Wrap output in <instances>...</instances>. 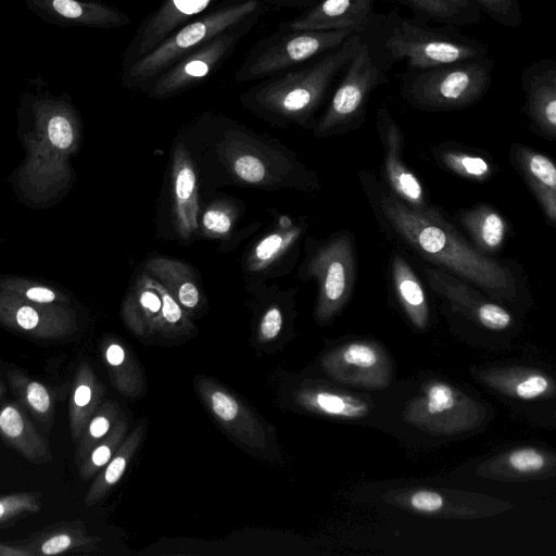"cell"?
<instances>
[{
    "label": "cell",
    "instance_id": "7",
    "mask_svg": "<svg viewBox=\"0 0 556 556\" xmlns=\"http://www.w3.org/2000/svg\"><path fill=\"white\" fill-rule=\"evenodd\" d=\"M224 126L216 154L233 179L258 188L289 184L295 168L285 153L230 121L224 119Z\"/></svg>",
    "mask_w": 556,
    "mask_h": 556
},
{
    "label": "cell",
    "instance_id": "6",
    "mask_svg": "<svg viewBox=\"0 0 556 556\" xmlns=\"http://www.w3.org/2000/svg\"><path fill=\"white\" fill-rule=\"evenodd\" d=\"M352 29L286 30L257 41L235 74L237 83L263 80L314 60L342 45Z\"/></svg>",
    "mask_w": 556,
    "mask_h": 556
},
{
    "label": "cell",
    "instance_id": "41",
    "mask_svg": "<svg viewBox=\"0 0 556 556\" xmlns=\"http://www.w3.org/2000/svg\"><path fill=\"white\" fill-rule=\"evenodd\" d=\"M27 401L38 412H46L50 405L47 390L38 382H31L27 387Z\"/></svg>",
    "mask_w": 556,
    "mask_h": 556
},
{
    "label": "cell",
    "instance_id": "4",
    "mask_svg": "<svg viewBox=\"0 0 556 556\" xmlns=\"http://www.w3.org/2000/svg\"><path fill=\"white\" fill-rule=\"evenodd\" d=\"M493 70L494 61L489 56L425 70H406L400 93L408 104L422 111L464 109L486 94Z\"/></svg>",
    "mask_w": 556,
    "mask_h": 556
},
{
    "label": "cell",
    "instance_id": "9",
    "mask_svg": "<svg viewBox=\"0 0 556 556\" xmlns=\"http://www.w3.org/2000/svg\"><path fill=\"white\" fill-rule=\"evenodd\" d=\"M262 15L249 17L177 60L146 85L149 94L156 99L174 97L210 77L233 53Z\"/></svg>",
    "mask_w": 556,
    "mask_h": 556
},
{
    "label": "cell",
    "instance_id": "36",
    "mask_svg": "<svg viewBox=\"0 0 556 556\" xmlns=\"http://www.w3.org/2000/svg\"><path fill=\"white\" fill-rule=\"evenodd\" d=\"M48 137L53 146L59 149H67L73 141V128L66 117L56 114L48 122Z\"/></svg>",
    "mask_w": 556,
    "mask_h": 556
},
{
    "label": "cell",
    "instance_id": "5",
    "mask_svg": "<svg viewBox=\"0 0 556 556\" xmlns=\"http://www.w3.org/2000/svg\"><path fill=\"white\" fill-rule=\"evenodd\" d=\"M267 10L263 0H231L180 26L152 50L125 67L129 85H148L177 60L219 34Z\"/></svg>",
    "mask_w": 556,
    "mask_h": 556
},
{
    "label": "cell",
    "instance_id": "23",
    "mask_svg": "<svg viewBox=\"0 0 556 556\" xmlns=\"http://www.w3.org/2000/svg\"><path fill=\"white\" fill-rule=\"evenodd\" d=\"M293 399L304 409L328 417L357 418L368 413L367 404L358 399L326 389L302 388Z\"/></svg>",
    "mask_w": 556,
    "mask_h": 556
},
{
    "label": "cell",
    "instance_id": "27",
    "mask_svg": "<svg viewBox=\"0 0 556 556\" xmlns=\"http://www.w3.org/2000/svg\"><path fill=\"white\" fill-rule=\"evenodd\" d=\"M106 363L117 370L119 390L131 397L141 395L144 390V378L135 358L118 343H112L105 351Z\"/></svg>",
    "mask_w": 556,
    "mask_h": 556
},
{
    "label": "cell",
    "instance_id": "28",
    "mask_svg": "<svg viewBox=\"0 0 556 556\" xmlns=\"http://www.w3.org/2000/svg\"><path fill=\"white\" fill-rule=\"evenodd\" d=\"M162 296V309L155 334L164 339H179L195 332L190 314L186 312L172 294L156 280Z\"/></svg>",
    "mask_w": 556,
    "mask_h": 556
},
{
    "label": "cell",
    "instance_id": "18",
    "mask_svg": "<svg viewBox=\"0 0 556 556\" xmlns=\"http://www.w3.org/2000/svg\"><path fill=\"white\" fill-rule=\"evenodd\" d=\"M514 160L529 185L547 220L556 222V167L546 155L523 146H516Z\"/></svg>",
    "mask_w": 556,
    "mask_h": 556
},
{
    "label": "cell",
    "instance_id": "16",
    "mask_svg": "<svg viewBox=\"0 0 556 556\" xmlns=\"http://www.w3.org/2000/svg\"><path fill=\"white\" fill-rule=\"evenodd\" d=\"M172 195L175 229L188 242L199 230V199L195 169L182 142L176 143L173 151Z\"/></svg>",
    "mask_w": 556,
    "mask_h": 556
},
{
    "label": "cell",
    "instance_id": "30",
    "mask_svg": "<svg viewBox=\"0 0 556 556\" xmlns=\"http://www.w3.org/2000/svg\"><path fill=\"white\" fill-rule=\"evenodd\" d=\"M439 157L445 167L467 179L485 180L492 173L490 163L483 157L463 151L444 150Z\"/></svg>",
    "mask_w": 556,
    "mask_h": 556
},
{
    "label": "cell",
    "instance_id": "26",
    "mask_svg": "<svg viewBox=\"0 0 556 556\" xmlns=\"http://www.w3.org/2000/svg\"><path fill=\"white\" fill-rule=\"evenodd\" d=\"M302 231L301 226L282 217L280 226L264 236L251 250L247 260L248 270L258 273L269 267L295 243Z\"/></svg>",
    "mask_w": 556,
    "mask_h": 556
},
{
    "label": "cell",
    "instance_id": "3",
    "mask_svg": "<svg viewBox=\"0 0 556 556\" xmlns=\"http://www.w3.org/2000/svg\"><path fill=\"white\" fill-rule=\"evenodd\" d=\"M361 41L356 31L309 65L263 79L241 94L242 105L271 123L306 124Z\"/></svg>",
    "mask_w": 556,
    "mask_h": 556
},
{
    "label": "cell",
    "instance_id": "19",
    "mask_svg": "<svg viewBox=\"0 0 556 556\" xmlns=\"http://www.w3.org/2000/svg\"><path fill=\"white\" fill-rule=\"evenodd\" d=\"M47 15L90 27H123L130 24L124 12L94 1L83 0H30Z\"/></svg>",
    "mask_w": 556,
    "mask_h": 556
},
{
    "label": "cell",
    "instance_id": "48",
    "mask_svg": "<svg viewBox=\"0 0 556 556\" xmlns=\"http://www.w3.org/2000/svg\"><path fill=\"white\" fill-rule=\"evenodd\" d=\"M4 514V506L0 503V517Z\"/></svg>",
    "mask_w": 556,
    "mask_h": 556
},
{
    "label": "cell",
    "instance_id": "17",
    "mask_svg": "<svg viewBox=\"0 0 556 556\" xmlns=\"http://www.w3.org/2000/svg\"><path fill=\"white\" fill-rule=\"evenodd\" d=\"M429 286L457 307L470 311L488 329L504 330L511 324V315L502 306L481 298L465 280L446 270L428 268Z\"/></svg>",
    "mask_w": 556,
    "mask_h": 556
},
{
    "label": "cell",
    "instance_id": "2",
    "mask_svg": "<svg viewBox=\"0 0 556 556\" xmlns=\"http://www.w3.org/2000/svg\"><path fill=\"white\" fill-rule=\"evenodd\" d=\"M359 33L376 63L387 73L404 61L406 70H425L489 56L486 43L459 33L457 27H432L401 16L395 10L375 12Z\"/></svg>",
    "mask_w": 556,
    "mask_h": 556
},
{
    "label": "cell",
    "instance_id": "45",
    "mask_svg": "<svg viewBox=\"0 0 556 556\" xmlns=\"http://www.w3.org/2000/svg\"><path fill=\"white\" fill-rule=\"evenodd\" d=\"M16 320L22 328L29 330L37 326L39 317L34 308L23 306L16 313Z\"/></svg>",
    "mask_w": 556,
    "mask_h": 556
},
{
    "label": "cell",
    "instance_id": "47",
    "mask_svg": "<svg viewBox=\"0 0 556 556\" xmlns=\"http://www.w3.org/2000/svg\"><path fill=\"white\" fill-rule=\"evenodd\" d=\"M92 391L89 386L81 384L79 386L74 394L75 404L79 407L87 406L91 401Z\"/></svg>",
    "mask_w": 556,
    "mask_h": 556
},
{
    "label": "cell",
    "instance_id": "10",
    "mask_svg": "<svg viewBox=\"0 0 556 556\" xmlns=\"http://www.w3.org/2000/svg\"><path fill=\"white\" fill-rule=\"evenodd\" d=\"M306 274L316 279V317L327 320L346 302L354 283V254L348 236H339L320 247L309 258Z\"/></svg>",
    "mask_w": 556,
    "mask_h": 556
},
{
    "label": "cell",
    "instance_id": "38",
    "mask_svg": "<svg viewBox=\"0 0 556 556\" xmlns=\"http://www.w3.org/2000/svg\"><path fill=\"white\" fill-rule=\"evenodd\" d=\"M444 500L442 495L429 490L415 492L409 498V505L422 513H434L443 507Z\"/></svg>",
    "mask_w": 556,
    "mask_h": 556
},
{
    "label": "cell",
    "instance_id": "37",
    "mask_svg": "<svg viewBox=\"0 0 556 556\" xmlns=\"http://www.w3.org/2000/svg\"><path fill=\"white\" fill-rule=\"evenodd\" d=\"M549 387L548 379L540 374H532L518 381L514 393L522 400H533L546 392Z\"/></svg>",
    "mask_w": 556,
    "mask_h": 556
},
{
    "label": "cell",
    "instance_id": "44",
    "mask_svg": "<svg viewBox=\"0 0 556 556\" xmlns=\"http://www.w3.org/2000/svg\"><path fill=\"white\" fill-rule=\"evenodd\" d=\"M71 545V538L65 534L56 535L43 543L41 549L47 555L63 552Z\"/></svg>",
    "mask_w": 556,
    "mask_h": 556
},
{
    "label": "cell",
    "instance_id": "32",
    "mask_svg": "<svg viewBox=\"0 0 556 556\" xmlns=\"http://www.w3.org/2000/svg\"><path fill=\"white\" fill-rule=\"evenodd\" d=\"M482 13L507 28H517L522 24V10L519 0H471Z\"/></svg>",
    "mask_w": 556,
    "mask_h": 556
},
{
    "label": "cell",
    "instance_id": "22",
    "mask_svg": "<svg viewBox=\"0 0 556 556\" xmlns=\"http://www.w3.org/2000/svg\"><path fill=\"white\" fill-rule=\"evenodd\" d=\"M407 7L415 18L448 26L478 24L482 12L471 0H389Z\"/></svg>",
    "mask_w": 556,
    "mask_h": 556
},
{
    "label": "cell",
    "instance_id": "14",
    "mask_svg": "<svg viewBox=\"0 0 556 556\" xmlns=\"http://www.w3.org/2000/svg\"><path fill=\"white\" fill-rule=\"evenodd\" d=\"M377 122L384 142L386 176L394 194L414 210L427 208L419 179L402 160L403 134L384 103L377 111Z\"/></svg>",
    "mask_w": 556,
    "mask_h": 556
},
{
    "label": "cell",
    "instance_id": "12",
    "mask_svg": "<svg viewBox=\"0 0 556 556\" xmlns=\"http://www.w3.org/2000/svg\"><path fill=\"white\" fill-rule=\"evenodd\" d=\"M229 0H163L139 25L126 51V67L170 33ZM231 1V0H230Z\"/></svg>",
    "mask_w": 556,
    "mask_h": 556
},
{
    "label": "cell",
    "instance_id": "35",
    "mask_svg": "<svg viewBox=\"0 0 556 556\" xmlns=\"http://www.w3.org/2000/svg\"><path fill=\"white\" fill-rule=\"evenodd\" d=\"M509 465L520 472H534L545 465L544 456L533 448H520L509 454Z\"/></svg>",
    "mask_w": 556,
    "mask_h": 556
},
{
    "label": "cell",
    "instance_id": "46",
    "mask_svg": "<svg viewBox=\"0 0 556 556\" xmlns=\"http://www.w3.org/2000/svg\"><path fill=\"white\" fill-rule=\"evenodd\" d=\"M26 295L33 301L42 303L51 302L54 300V293L51 290L41 287L30 288L26 292Z\"/></svg>",
    "mask_w": 556,
    "mask_h": 556
},
{
    "label": "cell",
    "instance_id": "15",
    "mask_svg": "<svg viewBox=\"0 0 556 556\" xmlns=\"http://www.w3.org/2000/svg\"><path fill=\"white\" fill-rule=\"evenodd\" d=\"M376 0H320L283 23L286 30L352 29L361 31L374 15Z\"/></svg>",
    "mask_w": 556,
    "mask_h": 556
},
{
    "label": "cell",
    "instance_id": "34",
    "mask_svg": "<svg viewBox=\"0 0 556 556\" xmlns=\"http://www.w3.org/2000/svg\"><path fill=\"white\" fill-rule=\"evenodd\" d=\"M283 325V315L278 305H270L263 314L260 325L257 338L261 342H270L275 340L281 332Z\"/></svg>",
    "mask_w": 556,
    "mask_h": 556
},
{
    "label": "cell",
    "instance_id": "25",
    "mask_svg": "<svg viewBox=\"0 0 556 556\" xmlns=\"http://www.w3.org/2000/svg\"><path fill=\"white\" fill-rule=\"evenodd\" d=\"M391 269L400 303L414 325L424 328L428 321V304L420 280L401 255L392 257Z\"/></svg>",
    "mask_w": 556,
    "mask_h": 556
},
{
    "label": "cell",
    "instance_id": "8",
    "mask_svg": "<svg viewBox=\"0 0 556 556\" xmlns=\"http://www.w3.org/2000/svg\"><path fill=\"white\" fill-rule=\"evenodd\" d=\"M330 102L317 121L314 135L326 137L356 127L365 118L370 93L389 81L363 40L343 70Z\"/></svg>",
    "mask_w": 556,
    "mask_h": 556
},
{
    "label": "cell",
    "instance_id": "31",
    "mask_svg": "<svg viewBox=\"0 0 556 556\" xmlns=\"http://www.w3.org/2000/svg\"><path fill=\"white\" fill-rule=\"evenodd\" d=\"M236 211L226 202H215L206 207L201 218L203 233L210 238H224L232 230Z\"/></svg>",
    "mask_w": 556,
    "mask_h": 556
},
{
    "label": "cell",
    "instance_id": "20",
    "mask_svg": "<svg viewBox=\"0 0 556 556\" xmlns=\"http://www.w3.org/2000/svg\"><path fill=\"white\" fill-rule=\"evenodd\" d=\"M144 267V271L157 280L186 312L191 314L201 307V291L189 265L157 256L149 258Z\"/></svg>",
    "mask_w": 556,
    "mask_h": 556
},
{
    "label": "cell",
    "instance_id": "1",
    "mask_svg": "<svg viewBox=\"0 0 556 556\" xmlns=\"http://www.w3.org/2000/svg\"><path fill=\"white\" fill-rule=\"evenodd\" d=\"M379 206L392 228L424 257L493 296L515 295L509 268L467 243L437 211L414 210L386 193L380 195Z\"/></svg>",
    "mask_w": 556,
    "mask_h": 556
},
{
    "label": "cell",
    "instance_id": "43",
    "mask_svg": "<svg viewBox=\"0 0 556 556\" xmlns=\"http://www.w3.org/2000/svg\"><path fill=\"white\" fill-rule=\"evenodd\" d=\"M320 0H264L267 9H307Z\"/></svg>",
    "mask_w": 556,
    "mask_h": 556
},
{
    "label": "cell",
    "instance_id": "40",
    "mask_svg": "<svg viewBox=\"0 0 556 556\" xmlns=\"http://www.w3.org/2000/svg\"><path fill=\"white\" fill-rule=\"evenodd\" d=\"M0 428L9 437L20 435L24 428L20 413L13 407H5L0 414Z\"/></svg>",
    "mask_w": 556,
    "mask_h": 556
},
{
    "label": "cell",
    "instance_id": "39",
    "mask_svg": "<svg viewBox=\"0 0 556 556\" xmlns=\"http://www.w3.org/2000/svg\"><path fill=\"white\" fill-rule=\"evenodd\" d=\"M127 426L122 422L117 426V428L112 431L111 440L109 443H103L99 445L91 455V462L96 467H102L109 463L114 452L116 444L122 439L125 433Z\"/></svg>",
    "mask_w": 556,
    "mask_h": 556
},
{
    "label": "cell",
    "instance_id": "11",
    "mask_svg": "<svg viewBox=\"0 0 556 556\" xmlns=\"http://www.w3.org/2000/svg\"><path fill=\"white\" fill-rule=\"evenodd\" d=\"M194 387L207 410L230 435L251 450L265 453L268 434L258 417L215 380L198 376Z\"/></svg>",
    "mask_w": 556,
    "mask_h": 556
},
{
    "label": "cell",
    "instance_id": "42",
    "mask_svg": "<svg viewBox=\"0 0 556 556\" xmlns=\"http://www.w3.org/2000/svg\"><path fill=\"white\" fill-rule=\"evenodd\" d=\"M111 415L102 414L92 419L89 426V433L93 439H100L104 437L111 429Z\"/></svg>",
    "mask_w": 556,
    "mask_h": 556
},
{
    "label": "cell",
    "instance_id": "29",
    "mask_svg": "<svg viewBox=\"0 0 556 556\" xmlns=\"http://www.w3.org/2000/svg\"><path fill=\"white\" fill-rule=\"evenodd\" d=\"M379 362L378 351L365 342H354L340 351L324 357V366L330 372L342 366H353L359 369L372 368Z\"/></svg>",
    "mask_w": 556,
    "mask_h": 556
},
{
    "label": "cell",
    "instance_id": "21",
    "mask_svg": "<svg viewBox=\"0 0 556 556\" xmlns=\"http://www.w3.org/2000/svg\"><path fill=\"white\" fill-rule=\"evenodd\" d=\"M161 309L162 296L157 282L143 271L126 302V323L137 336L148 338L155 334Z\"/></svg>",
    "mask_w": 556,
    "mask_h": 556
},
{
    "label": "cell",
    "instance_id": "24",
    "mask_svg": "<svg viewBox=\"0 0 556 556\" xmlns=\"http://www.w3.org/2000/svg\"><path fill=\"white\" fill-rule=\"evenodd\" d=\"M459 219L481 253H493L502 247L507 230L506 223L492 207L476 205L462 212Z\"/></svg>",
    "mask_w": 556,
    "mask_h": 556
},
{
    "label": "cell",
    "instance_id": "13",
    "mask_svg": "<svg viewBox=\"0 0 556 556\" xmlns=\"http://www.w3.org/2000/svg\"><path fill=\"white\" fill-rule=\"evenodd\" d=\"M520 81L526 94L523 112L542 135L556 136V62L535 60L523 67Z\"/></svg>",
    "mask_w": 556,
    "mask_h": 556
},
{
    "label": "cell",
    "instance_id": "33",
    "mask_svg": "<svg viewBox=\"0 0 556 556\" xmlns=\"http://www.w3.org/2000/svg\"><path fill=\"white\" fill-rule=\"evenodd\" d=\"M456 393L444 382H434L426 390V410L430 415L443 414L456 404Z\"/></svg>",
    "mask_w": 556,
    "mask_h": 556
}]
</instances>
